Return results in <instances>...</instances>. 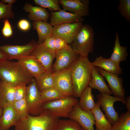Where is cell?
I'll return each instance as SVG.
<instances>
[{
    "label": "cell",
    "instance_id": "25",
    "mask_svg": "<svg viewBox=\"0 0 130 130\" xmlns=\"http://www.w3.org/2000/svg\"><path fill=\"white\" fill-rule=\"evenodd\" d=\"M100 105L97 101L91 111L94 117L96 130H110L111 125L101 111Z\"/></svg>",
    "mask_w": 130,
    "mask_h": 130
},
{
    "label": "cell",
    "instance_id": "24",
    "mask_svg": "<svg viewBox=\"0 0 130 130\" xmlns=\"http://www.w3.org/2000/svg\"><path fill=\"white\" fill-rule=\"evenodd\" d=\"M128 55L127 47L121 45L118 34L116 33L113 52L110 58L120 65V62L127 59Z\"/></svg>",
    "mask_w": 130,
    "mask_h": 130
},
{
    "label": "cell",
    "instance_id": "6",
    "mask_svg": "<svg viewBox=\"0 0 130 130\" xmlns=\"http://www.w3.org/2000/svg\"><path fill=\"white\" fill-rule=\"evenodd\" d=\"M25 99L28 114L32 116H37L42 112L43 104L41 92L38 89L35 79L26 86Z\"/></svg>",
    "mask_w": 130,
    "mask_h": 130
},
{
    "label": "cell",
    "instance_id": "23",
    "mask_svg": "<svg viewBox=\"0 0 130 130\" xmlns=\"http://www.w3.org/2000/svg\"><path fill=\"white\" fill-rule=\"evenodd\" d=\"M92 89L91 88L88 86L84 90L80 97V99L78 104L80 108L84 110L91 111L95 105Z\"/></svg>",
    "mask_w": 130,
    "mask_h": 130
},
{
    "label": "cell",
    "instance_id": "28",
    "mask_svg": "<svg viewBox=\"0 0 130 130\" xmlns=\"http://www.w3.org/2000/svg\"><path fill=\"white\" fill-rule=\"evenodd\" d=\"M0 85L4 99L6 102L12 104L15 101V87L0 80Z\"/></svg>",
    "mask_w": 130,
    "mask_h": 130
},
{
    "label": "cell",
    "instance_id": "12",
    "mask_svg": "<svg viewBox=\"0 0 130 130\" xmlns=\"http://www.w3.org/2000/svg\"><path fill=\"white\" fill-rule=\"evenodd\" d=\"M56 54L55 51L46 48L42 43L38 44L30 54L36 58L45 72L50 73H53L52 64Z\"/></svg>",
    "mask_w": 130,
    "mask_h": 130
},
{
    "label": "cell",
    "instance_id": "42",
    "mask_svg": "<svg viewBox=\"0 0 130 130\" xmlns=\"http://www.w3.org/2000/svg\"><path fill=\"white\" fill-rule=\"evenodd\" d=\"M7 59V58L6 55L0 49V61Z\"/></svg>",
    "mask_w": 130,
    "mask_h": 130
},
{
    "label": "cell",
    "instance_id": "30",
    "mask_svg": "<svg viewBox=\"0 0 130 130\" xmlns=\"http://www.w3.org/2000/svg\"><path fill=\"white\" fill-rule=\"evenodd\" d=\"M55 130H83L79 124L75 120L70 119H59Z\"/></svg>",
    "mask_w": 130,
    "mask_h": 130
},
{
    "label": "cell",
    "instance_id": "40",
    "mask_svg": "<svg viewBox=\"0 0 130 130\" xmlns=\"http://www.w3.org/2000/svg\"><path fill=\"white\" fill-rule=\"evenodd\" d=\"M125 104L127 111H130V96H128L125 99Z\"/></svg>",
    "mask_w": 130,
    "mask_h": 130
},
{
    "label": "cell",
    "instance_id": "41",
    "mask_svg": "<svg viewBox=\"0 0 130 130\" xmlns=\"http://www.w3.org/2000/svg\"><path fill=\"white\" fill-rule=\"evenodd\" d=\"M5 101L2 95L0 85V108L3 107Z\"/></svg>",
    "mask_w": 130,
    "mask_h": 130
},
{
    "label": "cell",
    "instance_id": "39",
    "mask_svg": "<svg viewBox=\"0 0 130 130\" xmlns=\"http://www.w3.org/2000/svg\"><path fill=\"white\" fill-rule=\"evenodd\" d=\"M18 25L21 30L24 31L29 30L31 27V25L29 21L25 19L20 20L18 22Z\"/></svg>",
    "mask_w": 130,
    "mask_h": 130
},
{
    "label": "cell",
    "instance_id": "8",
    "mask_svg": "<svg viewBox=\"0 0 130 130\" xmlns=\"http://www.w3.org/2000/svg\"><path fill=\"white\" fill-rule=\"evenodd\" d=\"M38 44L37 42L32 39L27 44L23 45H6L0 46V49L6 55L7 59L18 60L28 56Z\"/></svg>",
    "mask_w": 130,
    "mask_h": 130
},
{
    "label": "cell",
    "instance_id": "26",
    "mask_svg": "<svg viewBox=\"0 0 130 130\" xmlns=\"http://www.w3.org/2000/svg\"><path fill=\"white\" fill-rule=\"evenodd\" d=\"M35 79L38 89L40 92L49 88L54 87L53 73L45 72Z\"/></svg>",
    "mask_w": 130,
    "mask_h": 130
},
{
    "label": "cell",
    "instance_id": "10",
    "mask_svg": "<svg viewBox=\"0 0 130 130\" xmlns=\"http://www.w3.org/2000/svg\"><path fill=\"white\" fill-rule=\"evenodd\" d=\"M56 53V60L52 67L53 73L68 68L78 58V55L74 51L71 45L68 47Z\"/></svg>",
    "mask_w": 130,
    "mask_h": 130
},
{
    "label": "cell",
    "instance_id": "7",
    "mask_svg": "<svg viewBox=\"0 0 130 130\" xmlns=\"http://www.w3.org/2000/svg\"><path fill=\"white\" fill-rule=\"evenodd\" d=\"M97 98L100 107L105 112L107 119L111 125L113 124L119 118L118 113L114 108V103L119 101L125 104V99L100 92L97 95Z\"/></svg>",
    "mask_w": 130,
    "mask_h": 130
},
{
    "label": "cell",
    "instance_id": "29",
    "mask_svg": "<svg viewBox=\"0 0 130 130\" xmlns=\"http://www.w3.org/2000/svg\"><path fill=\"white\" fill-rule=\"evenodd\" d=\"M42 102L44 103L50 101L58 99L64 96L54 87L46 89L41 92Z\"/></svg>",
    "mask_w": 130,
    "mask_h": 130
},
{
    "label": "cell",
    "instance_id": "22",
    "mask_svg": "<svg viewBox=\"0 0 130 130\" xmlns=\"http://www.w3.org/2000/svg\"><path fill=\"white\" fill-rule=\"evenodd\" d=\"M32 25L33 29L37 31L38 36V44L43 43L48 37L52 35L53 27L47 22L42 20L33 21Z\"/></svg>",
    "mask_w": 130,
    "mask_h": 130
},
{
    "label": "cell",
    "instance_id": "18",
    "mask_svg": "<svg viewBox=\"0 0 130 130\" xmlns=\"http://www.w3.org/2000/svg\"><path fill=\"white\" fill-rule=\"evenodd\" d=\"M17 60V62L35 78L45 72L39 62L33 55H30Z\"/></svg>",
    "mask_w": 130,
    "mask_h": 130
},
{
    "label": "cell",
    "instance_id": "31",
    "mask_svg": "<svg viewBox=\"0 0 130 130\" xmlns=\"http://www.w3.org/2000/svg\"><path fill=\"white\" fill-rule=\"evenodd\" d=\"M34 1L35 4L44 8H47L52 11H57L61 10L59 0H34Z\"/></svg>",
    "mask_w": 130,
    "mask_h": 130
},
{
    "label": "cell",
    "instance_id": "33",
    "mask_svg": "<svg viewBox=\"0 0 130 130\" xmlns=\"http://www.w3.org/2000/svg\"><path fill=\"white\" fill-rule=\"evenodd\" d=\"M12 104L20 118L24 117L28 114L25 98L15 101Z\"/></svg>",
    "mask_w": 130,
    "mask_h": 130
},
{
    "label": "cell",
    "instance_id": "13",
    "mask_svg": "<svg viewBox=\"0 0 130 130\" xmlns=\"http://www.w3.org/2000/svg\"><path fill=\"white\" fill-rule=\"evenodd\" d=\"M69 117L77 122L83 130H95L93 127L95 124V118L91 111L83 110L78 103L74 106Z\"/></svg>",
    "mask_w": 130,
    "mask_h": 130
},
{
    "label": "cell",
    "instance_id": "27",
    "mask_svg": "<svg viewBox=\"0 0 130 130\" xmlns=\"http://www.w3.org/2000/svg\"><path fill=\"white\" fill-rule=\"evenodd\" d=\"M110 130H130V111L122 113L118 120L111 125Z\"/></svg>",
    "mask_w": 130,
    "mask_h": 130
},
{
    "label": "cell",
    "instance_id": "3",
    "mask_svg": "<svg viewBox=\"0 0 130 130\" xmlns=\"http://www.w3.org/2000/svg\"><path fill=\"white\" fill-rule=\"evenodd\" d=\"M59 119L44 110L38 115L28 114L20 118L14 130H55Z\"/></svg>",
    "mask_w": 130,
    "mask_h": 130
},
{
    "label": "cell",
    "instance_id": "35",
    "mask_svg": "<svg viewBox=\"0 0 130 130\" xmlns=\"http://www.w3.org/2000/svg\"><path fill=\"white\" fill-rule=\"evenodd\" d=\"M27 85L23 84L15 87L14 98L15 101L25 98L26 93Z\"/></svg>",
    "mask_w": 130,
    "mask_h": 130
},
{
    "label": "cell",
    "instance_id": "43",
    "mask_svg": "<svg viewBox=\"0 0 130 130\" xmlns=\"http://www.w3.org/2000/svg\"><path fill=\"white\" fill-rule=\"evenodd\" d=\"M16 1L15 0H2L1 2L4 4L7 3H8V4L12 5Z\"/></svg>",
    "mask_w": 130,
    "mask_h": 130
},
{
    "label": "cell",
    "instance_id": "20",
    "mask_svg": "<svg viewBox=\"0 0 130 130\" xmlns=\"http://www.w3.org/2000/svg\"><path fill=\"white\" fill-rule=\"evenodd\" d=\"M23 9L26 12L29 13L27 17L31 20H42L47 22L49 18L50 13L46 9L42 7L33 6L30 4L26 3Z\"/></svg>",
    "mask_w": 130,
    "mask_h": 130
},
{
    "label": "cell",
    "instance_id": "44",
    "mask_svg": "<svg viewBox=\"0 0 130 130\" xmlns=\"http://www.w3.org/2000/svg\"><path fill=\"white\" fill-rule=\"evenodd\" d=\"M3 111L2 107L0 108V118L2 114Z\"/></svg>",
    "mask_w": 130,
    "mask_h": 130
},
{
    "label": "cell",
    "instance_id": "45",
    "mask_svg": "<svg viewBox=\"0 0 130 130\" xmlns=\"http://www.w3.org/2000/svg\"></svg>",
    "mask_w": 130,
    "mask_h": 130
},
{
    "label": "cell",
    "instance_id": "19",
    "mask_svg": "<svg viewBox=\"0 0 130 130\" xmlns=\"http://www.w3.org/2000/svg\"><path fill=\"white\" fill-rule=\"evenodd\" d=\"M91 63L93 67H99L109 73L118 75L123 73L120 65L110 58H105L100 56L96 57Z\"/></svg>",
    "mask_w": 130,
    "mask_h": 130
},
{
    "label": "cell",
    "instance_id": "15",
    "mask_svg": "<svg viewBox=\"0 0 130 130\" xmlns=\"http://www.w3.org/2000/svg\"><path fill=\"white\" fill-rule=\"evenodd\" d=\"M63 10L83 17L89 14L88 0H59Z\"/></svg>",
    "mask_w": 130,
    "mask_h": 130
},
{
    "label": "cell",
    "instance_id": "37",
    "mask_svg": "<svg viewBox=\"0 0 130 130\" xmlns=\"http://www.w3.org/2000/svg\"><path fill=\"white\" fill-rule=\"evenodd\" d=\"M54 37V50L56 52L60 50L67 48L70 46L63 39L58 37Z\"/></svg>",
    "mask_w": 130,
    "mask_h": 130
},
{
    "label": "cell",
    "instance_id": "34",
    "mask_svg": "<svg viewBox=\"0 0 130 130\" xmlns=\"http://www.w3.org/2000/svg\"><path fill=\"white\" fill-rule=\"evenodd\" d=\"M12 5L6 4L0 1V20L2 19L14 18V14L12 9Z\"/></svg>",
    "mask_w": 130,
    "mask_h": 130
},
{
    "label": "cell",
    "instance_id": "21",
    "mask_svg": "<svg viewBox=\"0 0 130 130\" xmlns=\"http://www.w3.org/2000/svg\"><path fill=\"white\" fill-rule=\"evenodd\" d=\"M88 86L97 89L100 93L110 95L112 94L104 77L99 73L96 67H93L92 69L91 77Z\"/></svg>",
    "mask_w": 130,
    "mask_h": 130
},
{
    "label": "cell",
    "instance_id": "11",
    "mask_svg": "<svg viewBox=\"0 0 130 130\" xmlns=\"http://www.w3.org/2000/svg\"><path fill=\"white\" fill-rule=\"evenodd\" d=\"M83 25L82 22H75L54 26L52 35L63 39L68 44H71Z\"/></svg>",
    "mask_w": 130,
    "mask_h": 130
},
{
    "label": "cell",
    "instance_id": "36",
    "mask_svg": "<svg viewBox=\"0 0 130 130\" xmlns=\"http://www.w3.org/2000/svg\"><path fill=\"white\" fill-rule=\"evenodd\" d=\"M3 21L4 26L2 30V34L6 38L9 37L12 35L13 32L11 26L8 19H4Z\"/></svg>",
    "mask_w": 130,
    "mask_h": 130
},
{
    "label": "cell",
    "instance_id": "5",
    "mask_svg": "<svg viewBox=\"0 0 130 130\" xmlns=\"http://www.w3.org/2000/svg\"><path fill=\"white\" fill-rule=\"evenodd\" d=\"M78 100L72 96H64L60 98L49 101L42 105L44 110L48 111L52 116L58 118L69 117L74 106Z\"/></svg>",
    "mask_w": 130,
    "mask_h": 130
},
{
    "label": "cell",
    "instance_id": "16",
    "mask_svg": "<svg viewBox=\"0 0 130 130\" xmlns=\"http://www.w3.org/2000/svg\"><path fill=\"white\" fill-rule=\"evenodd\" d=\"M2 108L0 118V130H8L12 126H15L20 118L12 104L6 102Z\"/></svg>",
    "mask_w": 130,
    "mask_h": 130
},
{
    "label": "cell",
    "instance_id": "1",
    "mask_svg": "<svg viewBox=\"0 0 130 130\" xmlns=\"http://www.w3.org/2000/svg\"><path fill=\"white\" fill-rule=\"evenodd\" d=\"M93 67L88 57L79 56L69 68L72 82L74 97H80L89 86Z\"/></svg>",
    "mask_w": 130,
    "mask_h": 130
},
{
    "label": "cell",
    "instance_id": "2",
    "mask_svg": "<svg viewBox=\"0 0 130 130\" xmlns=\"http://www.w3.org/2000/svg\"><path fill=\"white\" fill-rule=\"evenodd\" d=\"M7 60L0 61V80L15 87L29 84L35 80L33 77L17 61Z\"/></svg>",
    "mask_w": 130,
    "mask_h": 130
},
{
    "label": "cell",
    "instance_id": "4",
    "mask_svg": "<svg viewBox=\"0 0 130 130\" xmlns=\"http://www.w3.org/2000/svg\"><path fill=\"white\" fill-rule=\"evenodd\" d=\"M94 35L90 26L83 24L71 44L74 52L81 57H88L89 53L93 50Z\"/></svg>",
    "mask_w": 130,
    "mask_h": 130
},
{
    "label": "cell",
    "instance_id": "38",
    "mask_svg": "<svg viewBox=\"0 0 130 130\" xmlns=\"http://www.w3.org/2000/svg\"><path fill=\"white\" fill-rule=\"evenodd\" d=\"M54 41L55 37L52 35L47 37L42 43L46 48L55 51Z\"/></svg>",
    "mask_w": 130,
    "mask_h": 130
},
{
    "label": "cell",
    "instance_id": "17",
    "mask_svg": "<svg viewBox=\"0 0 130 130\" xmlns=\"http://www.w3.org/2000/svg\"><path fill=\"white\" fill-rule=\"evenodd\" d=\"M50 16V23L53 26L67 23L82 22L84 20L83 17L62 9L57 11H52Z\"/></svg>",
    "mask_w": 130,
    "mask_h": 130
},
{
    "label": "cell",
    "instance_id": "14",
    "mask_svg": "<svg viewBox=\"0 0 130 130\" xmlns=\"http://www.w3.org/2000/svg\"><path fill=\"white\" fill-rule=\"evenodd\" d=\"M96 67L99 73L107 82L109 87L113 96L125 99L126 93L123 85V78L119 77L117 74L109 73L100 68Z\"/></svg>",
    "mask_w": 130,
    "mask_h": 130
},
{
    "label": "cell",
    "instance_id": "32",
    "mask_svg": "<svg viewBox=\"0 0 130 130\" xmlns=\"http://www.w3.org/2000/svg\"><path fill=\"white\" fill-rule=\"evenodd\" d=\"M117 9L121 16L130 22V0H120Z\"/></svg>",
    "mask_w": 130,
    "mask_h": 130
},
{
    "label": "cell",
    "instance_id": "9",
    "mask_svg": "<svg viewBox=\"0 0 130 130\" xmlns=\"http://www.w3.org/2000/svg\"><path fill=\"white\" fill-rule=\"evenodd\" d=\"M53 74L54 87L64 96H73V87L69 68Z\"/></svg>",
    "mask_w": 130,
    "mask_h": 130
}]
</instances>
